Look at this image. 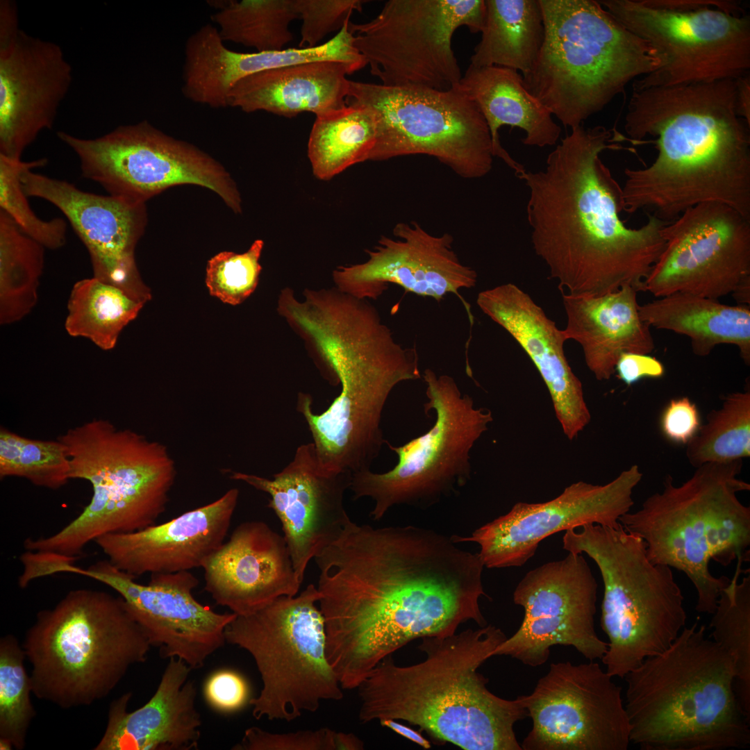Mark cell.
I'll list each match as a JSON object with an SVG mask.
<instances>
[{
	"instance_id": "1",
	"label": "cell",
	"mask_w": 750,
	"mask_h": 750,
	"mask_svg": "<svg viewBox=\"0 0 750 750\" xmlns=\"http://www.w3.org/2000/svg\"><path fill=\"white\" fill-rule=\"evenodd\" d=\"M451 536L415 526L374 528L349 519L314 560L326 655L342 688H357L408 642L446 637L474 621L485 567Z\"/></svg>"
},
{
	"instance_id": "2",
	"label": "cell",
	"mask_w": 750,
	"mask_h": 750,
	"mask_svg": "<svg viewBox=\"0 0 750 750\" xmlns=\"http://www.w3.org/2000/svg\"><path fill=\"white\" fill-rule=\"evenodd\" d=\"M603 126L572 128L544 169L519 177L528 190L526 217L536 255L561 292L599 296L624 286L645 292L669 222L647 214L638 228L620 218L622 191L600 158L622 140Z\"/></svg>"
},
{
	"instance_id": "3",
	"label": "cell",
	"mask_w": 750,
	"mask_h": 750,
	"mask_svg": "<svg viewBox=\"0 0 750 750\" xmlns=\"http://www.w3.org/2000/svg\"><path fill=\"white\" fill-rule=\"evenodd\" d=\"M302 297L282 289L277 312L323 377L340 390L321 414L314 412L311 395L300 392L297 410L323 465L350 472L370 468L386 444L381 424L391 392L422 377L417 349L398 343L367 299L335 287L305 288Z\"/></svg>"
},
{
	"instance_id": "4",
	"label": "cell",
	"mask_w": 750,
	"mask_h": 750,
	"mask_svg": "<svg viewBox=\"0 0 750 750\" xmlns=\"http://www.w3.org/2000/svg\"><path fill=\"white\" fill-rule=\"evenodd\" d=\"M632 88L625 131L635 144L654 137L657 156L624 169L623 210L671 222L718 202L750 219V126L737 112L735 78Z\"/></svg>"
},
{
	"instance_id": "5",
	"label": "cell",
	"mask_w": 750,
	"mask_h": 750,
	"mask_svg": "<svg viewBox=\"0 0 750 750\" xmlns=\"http://www.w3.org/2000/svg\"><path fill=\"white\" fill-rule=\"evenodd\" d=\"M506 638L487 624L422 638L417 648L425 658L416 664L385 658L357 688L359 721L403 720L464 750H522L514 726L528 712L519 696L495 695L478 671Z\"/></svg>"
},
{
	"instance_id": "6",
	"label": "cell",
	"mask_w": 750,
	"mask_h": 750,
	"mask_svg": "<svg viewBox=\"0 0 750 750\" xmlns=\"http://www.w3.org/2000/svg\"><path fill=\"white\" fill-rule=\"evenodd\" d=\"M630 742L643 750H724L750 744V716L735 690L733 661L706 635L684 627L663 652L627 673Z\"/></svg>"
},
{
	"instance_id": "7",
	"label": "cell",
	"mask_w": 750,
	"mask_h": 750,
	"mask_svg": "<svg viewBox=\"0 0 750 750\" xmlns=\"http://www.w3.org/2000/svg\"><path fill=\"white\" fill-rule=\"evenodd\" d=\"M58 440L67 447L70 479L88 481L92 496L56 533L26 540V551L47 566L75 563L83 549L103 535L156 524L176 474L165 445L105 419L69 428Z\"/></svg>"
},
{
	"instance_id": "8",
	"label": "cell",
	"mask_w": 750,
	"mask_h": 750,
	"mask_svg": "<svg viewBox=\"0 0 750 750\" xmlns=\"http://www.w3.org/2000/svg\"><path fill=\"white\" fill-rule=\"evenodd\" d=\"M742 468V460L707 462L680 485L667 475L661 492L619 519L626 531L643 540L652 562L688 576L697 592L699 612H714L731 579L713 576L710 561L726 566L749 557L750 508L738 493L749 491L750 484L740 478Z\"/></svg>"
},
{
	"instance_id": "9",
	"label": "cell",
	"mask_w": 750,
	"mask_h": 750,
	"mask_svg": "<svg viewBox=\"0 0 750 750\" xmlns=\"http://www.w3.org/2000/svg\"><path fill=\"white\" fill-rule=\"evenodd\" d=\"M22 647L33 694L70 709L106 697L152 645L120 596L78 589L37 614Z\"/></svg>"
},
{
	"instance_id": "10",
	"label": "cell",
	"mask_w": 750,
	"mask_h": 750,
	"mask_svg": "<svg viewBox=\"0 0 750 750\" xmlns=\"http://www.w3.org/2000/svg\"><path fill=\"white\" fill-rule=\"evenodd\" d=\"M544 43L526 90L566 127L581 126L661 65L656 51L598 1L539 0Z\"/></svg>"
},
{
	"instance_id": "11",
	"label": "cell",
	"mask_w": 750,
	"mask_h": 750,
	"mask_svg": "<svg viewBox=\"0 0 750 750\" xmlns=\"http://www.w3.org/2000/svg\"><path fill=\"white\" fill-rule=\"evenodd\" d=\"M577 528L565 531L562 548L585 553L600 571L601 626L608 639L601 660L611 676L624 678L678 637L687 621L684 597L672 568L652 562L643 540L621 524Z\"/></svg>"
},
{
	"instance_id": "12",
	"label": "cell",
	"mask_w": 750,
	"mask_h": 750,
	"mask_svg": "<svg viewBox=\"0 0 750 750\" xmlns=\"http://www.w3.org/2000/svg\"><path fill=\"white\" fill-rule=\"evenodd\" d=\"M313 584L294 597L236 615L226 642L253 657L262 688L249 704L256 719L291 722L315 712L323 701H339L342 688L326 655L325 622Z\"/></svg>"
},
{
	"instance_id": "13",
	"label": "cell",
	"mask_w": 750,
	"mask_h": 750,
	"mask_svg": "<svg viewBox=\"0 0 750 750\" xmlns=\"http://www.w3.org/2000/svg\"><path fill=\"white\" fill-rule=\"evenodd\" d=\"M422 377L428 398L424 411L428 414L433 410L435 414L433 426L399 447L386 441L398 456L390 471L369 469L352 476L353 499L374 501L369 513L374 521L381 520L394 506L426 509L456 494L471 478L472 449L493 421L492 412L476 408L453 377L437 375L431 369H426Z\"/></svg>"
},
{
	"instance_id": "14",
	"label": "cell",
	"mask_w": 750,
	"mask_h": 750,
	"mask_svg": "<svg viewBox=\"0 0 750 750\" xmlns=\"http://www.w3.org/2000/svg\"><path fill=\"white\" fill-rule=\"evenodd\" d=\"M628 31L649 44L660 67L632 88L737 78L750 68V17L736 2L601 0Z\"/></svg>"
},
{
	"instance_id": "15",
	"label": "cell",
	"mask_w": 750,
	"mask_h": 750,
	"mask_svg": "<svg viewBox=\"0 0 750 750\" xmlns=\"http://www.w3.org/2000/svg\"><path fill=\"white\" fill-rule=\"evenodd\" d=\"M345 102L365 107L374 117L376 137L369 160L425 154L465 178L483 177L492 169L487 122L476 103L456 87L438 90L349 80Z\"/></svg>"
},
{
	"instance_id": "16",
	"label": "cell",
	"mask_w": 750,
	"mask_h": 750,
	"mask_svg": "<svg viewBox=\"0 0 750 750\" xmlns=\"http://www.w3.org/2000/svg\"><path fill=\"white\" fill-rule=\"evenodd\" d=\"M485 0H389L372 20L350 21L356 48L381 84L438 90L462 78L452 49L456 31L481 33Z\"/></svg>"
},
{
	"instance_id": "17",
	"label": "cell",
	"mask_w": 750,
	"mask_h": 750,
	"mask_svg": "<svg viewBox=\"0 0 750 750\" xmlns=\"http://www.w3.org/2000/svg\"><path fill=\"white\" fill-rule=\"evenodd\" d=\"M57 136L78 156L82 175L109 195L144 203L169 187L194 184L218 194L235 212L241 211L236 186L218 162L147 121L119 126L93 139L64 131Z\"/></svg>"
},
{
	"instance_id": "18",
	"label": "cell",
	"mask_w": 750,
	"mask_h": 750,
	"mask_svg": "<svg viewBox=\"0 0 750 750\" xmlns=\"http://www.w3.org/2000/svg\"><path fill=\"white\" fill-rule=\"evenodd\" d=\"M612 678L594 660L551 663L519 696L532 720L522 750H626L630 726Z\"/></svg>"
},
{
	"instance_id": "19",
	"label": "cell",
	"mask_w": 750,
	"mask_h": 750,
	"mask_svg": "<svg viewBox=\"0 0 750 750\" xmlns=\"http://www.w3.org/2000/svg\"><path fill=\"white\" fill-rule=\"evenodd\" d=\"M598 585L583 553L546 562L526 574L512 599L524 610L517 631L492 656H508L530 667L545 663L555 645L570 646L589 660L601 659L608 643L594 627Z\"/></svg>"
},
{
	"instance_id": "20",
	"label": "cell",
	"mask_w": 750,
	"mask_h": 750,
	"mask_svg": "<svg viewBox=\"0 0 750 750\" xmlns=\"http://www.w3.org/2000/svg\"><path fill=\"white\" fill-rule=\"evenodd\" d=\"M664 249L645 281L656 297L675 292L713 299L750 279V219L718 202L688 208L663 230Z\"/></svg>"
},
{
	"instance_id": "21",
	"label": "cell",
	"mask_w": 750,
	"mask_h": 750,
	"mask_svg": "<svg viewBox=\"0 0 750 750\" xmlns=\"http://www.w3.org/2000/svg\"><path fill=\"white\" fill-rule=\"evenodd\" d=\"M65 573L98 581L115 590L162 658L183 660L192 669L202 667L207 658L226 642L225 630L236 617L219 613L199 603L193 595L199 581L190 571L152 574L148 584L113 566L108 560L88 568L74 564Z\"/></svg>"
},
{
	"instance_id": "22",
	"label": "cell",
	"mask_w": 750,
	"mask_h": 750,
	"mask_svg": "<svg viewBox=\"0 0 750 750\" xmlns=\"http://www.w3.org/2000/svg\"><path fill=\"white\" fill-rule=\"evenodd\" d=\"M642 478L637 465L604 485L578 481L556 498L541 503L517 502L506 514L476 529L470 536L452 535L456 543L475 542L487 568L521 567L539 544L558 532L586 524L618 527L633 506V492Z\"/></svg>"
},
{
	"instance_id": "23",
	"label": "cell",
	"mask_w": 750,
	"mask_h": 750,
	"mask_svg": "<svg viewBox=\"0 0 750 750\" xmlns=\"http://www.w3.org/2000/svg\"><path fill=\"white\" fill-rule=\"evenodd\" d=\"M26 168L21 174L27 197L42 199L65 216L89 253L93 274L145 303L151 292L138 271L137 242L147 223L144 203L83 191L66 181Z\"/></svg>"
},
{
	"instance_id": "24",
	"label": "cell",
	"mask_w": 750,
	"mask_h": 750,
	"mask_svg": "<svg viewBox=\"0 0 750 750\" xmlns=\"http://www.w3.org/2000/svg\"><path fill=\"white\" fill-rule=\"evenodd\" d=\"M352 476L323 466L310 442L299 446L292 460L271 479L236 472L231 478L270 496L268 507L281 522L294 571L302 583L310 561L340 536L350 519L344 498Z\"/></svg>"
},
{
	"instance_id": "25",
	"label": "cell",
	"mask_w": 750,
	"mask_h": 750,
	"mask_svg": "<svg viewBox=\"0 0 750 750\" xmlns=\"http://www.w3.org/2000/svg\"><path fill=\"white\" fill-rule=\"evenodd\" d=\"M393 234L397 239L382 236L374 250L366 251V262L333 270L335 288L367 300L377 299L390 283L438 301L452 293L463 303L472 324L469 306L459 290L474 287L477 274L461 263L453 250L452 236L433 235L417 222L399 223Z\"/></svg>"
},
{
	"instance_id": "26",
	"label": "cell",
	"mask_w": 750,
	"mask_h": 750,
	"mask_svg": "<svg viewBox=\"0 0 750 750\" xmlns=\"http://www.w3.org/2000/svg\"><path fill=\"white\" fill-rule=\"evenodd\" d=\"M72 82L60 46L19 29L0 42V154L21 160L39 133L51 128Z\"/></svg>"
},
{
	"instance_id": "27",
	"label": "cell",
	"mask_w": 750,
	"mask_h": 750,
	"mask_svg": "<svg viewBox=\"0 0 750 750\" xmlns=\"http://www.w3.org/2000/svg\"><path fill=\"white\" fill-rule=\"evenodd\" d=\"M202 568L205 590L237 615L251 614L280 597H294L302 583L283 535L260 521L239 524Z\"/></svg>"
},
{
	"instance_id": "28",
	"label": "cell",
	"mask_w": 750,
	"mask_h": 750,
	"mask_svg": "<svg viewBox=\"0 0 750 750\" xmlns=\"http://www.w3.org/2000/svg\"><path fill=\"white\" fill-rule=\"evenodd\" d=\"M239 490L162 524L124 533L103 535L95 543L116 568L134 577L202 567L224 542L237 506Z\"/></svg>"
},
{
	"instance_id": "29",
	"label": "cell",
	"mask_w": 750,
	"mask_h": 750,
	"mask_svg": "<svg viewBox=\"0 0 750 750\" xmlns=\"http://www.w3.org/2000/svg\"><path fill=\"white\" fill-rule=\"evenodd\" d=\"M476 303L528 356L548 389L563 433L574 440L590 422L591 415L582 383L566 358L562 330L528 294L511 283L479 292Z\"/></svg>"
},
{
	"instance_id": "30",
	"label": "cell",
	"mask_w": 750,
	"mask_h": 750,
	"mask_svg": "<svg viewBox=\"0 0 750 750\" xmlns=\"http://www.w3.org/2000/svg\"><path fill=\"white\" fill-rule=\"evenodd\" d=\"M192 670L183 660L171 658L156 690L142 706L128 711L130 692L114 700L94 749H197L201 718L196 707L195 683L188 679Z\"/></svg>"
},
{
	"instance_id": "31",
	"label": "cell",
	"mask_w": 750,
	"mask_h": 750,
	"mask_svg": "<svg viewBox=\"0 0 750 750\" xmlns=\"http://www.w3.org/2000/svg\"><path fill=\"white\" fill-rule=\"evenodd\" d=\"M351 48L346 37L337 34L309 48L242 53L228 49L217 28L207 24L188 37L184 48L182 93L194 103L213 108L228 106V95L239 80L260 72L319 61H348Z\"/></svg>"
},
{
	"instance_id": "32",
	"label": "cell",
	"mask_w": 750,
	"mask_h": 750,
	"mask_svg": "<svg viewBox=\"0 0 750 750\" xmlns=\"http://www.w3.org/2000/svg\"><path fill=\"white\" fill-rule=\"evenodd\" d=\"M561 294L567 317L564 335L581 345L597 380L611 378L622 354H649L654 350L651 327L640 317L633 288L624 286L599 296Z\"/></svg>"
},
{
	"instance_id": "33",
	"label": "cell",
	"mask_w": 750,
	"mask_h": 750,
	"mask_svg": "<svg viewBox=\"0 0 750 750\" xmlns=\"http://www.w3.org/2000/svg\"><path fill=\"white\" fill-rule=\"evenodd\" d=\"M358 70L349 62L319 60L260 72L234 84L228 104L245 112L285 117L304 112L320 115L346 106L347 76Z\"/></svg>"
},
{
	"instance_id": "34",
	"label": "cell",
	"mask_w": 750,
	"mask_h": 750,
	"mask_svg": "<svg viewBox=\"0 0 750 750\" xmlns=\"http://www.w3.org/2000/svg\"><path fill=\"white\" fill-rule=\"evenodd\" d=\"M478 106L490 131L494 156L502 159L519 178L526 170L501 146L499 130L503 126L525 132L522 143L544 147L555 145L561 128L551 112L525 88L517 71L499 66L469 65L456 86Z\"/></svg>"
},
{
	"instance_id": "35",
	"label": "cell",
	"mask_w": 750,
	"mask_h": 750,
	"mask_svg": "<svg viewBox=\"0 0 750 750\" xmlns=\"http://www.w3.org/2000/svg\"><path fill=\"white\" fill-rule=\"evenodd\" d=\"M639 312L650 327L687 336L697 356H708L717 345L733 344L750 365V306L675 292L640 305Z\"/></svg>"
},
{
	"instance_id": "36",
	"label": "cell",
	"mask_w": 750,
	"mask_h": 750,
	"mask_svg": "<svg viewBox=\"0 0 750 750\" xmlns=\"http://www.w3.org/2000/svg\"><path fill=\"white\" fill-rule=\"evenodd\" d=\"M481 38L470 58L475 67L499 66L519 71L534 67L544 39L539 0H485Z\"/></svg>"
},
{
	"instance_id": "37",
	"label": "cell",
	"mask_w": 750,
	"mask_h": 750,
	"mask_svg": "<svg viewBox=\"0 0 750 750\" xmlns=\"http://www.w3.org/2000/svg\"><path fill=\"white\" fill-rule=\"evenodd\" d=\"M376 122L362 106H348L316 116L308 143L314 176L328 181L365 160L375 145Z\"/></svg>"
},
{
	"instance_id": "38",
	"label": "cell",
	"mask_w": 750,
	"mask_h": 750,
	"mask_svg": "<svg viewBox=\"0 0 750 750\" xmlns=\"http://www.w3.org/2000/svg\"><path fill=\"white\" fill-rule=\"evenodd\" d=\"M144 305L94 277L83 279L71 290L65 328L71 336L89 339L100 349L111 350L122 329Z\"/></svg>"
},
{
	"instance_id": "39",
	"label": "cell",
	"mask_w": 750,
	"mask_h": 750,
	"mask_svg": "<svg viewBox=\"0 0 750 750\" xmlns=\"http://www.w3.org/2000/svg\"><path fill=\"white\" fill-rule=\"evenodd\" d=\"M44 247L0 210V323L21 320L35 306Z\"/></svg>"
},
{
	"instance_id": "40",
	"label": "cell",
	"mask_w": 750,
	"mask_h": 750,
	"mask_svg": "<svg viewBox=\"0 0 750 750\" xmlns=\"http://www.w3.org/2000/svg\"><path fill=\"white\" fill-rule=\"evenodd\" d=\"M211 16L222 40L256 49L281 51L293 39L289 26L299 18L294 0H242L217 3Z\"/></svg>"
},
{
	"instance_id": "41",
	"label": "cell",
	"mask_w": 750,
	"mask_h": 750,
	"mask_svg": "<svg viewBox=\"0 0 750 750\" xmlns=\"http://www.w3.org/2000/svg\"><path fill=\"white\" fill-rule=\"evenodd\" d=\"M744 561L737 560L735 572L720 592L710 627L713 640L731 656L735 690L750 716V576L739 581Z\"/></svg>"
},
{
	"instance_id": "42",
	"label": "cell",
	"mask_w": 750,
	"mask_h": 750,
	"mask_svg": "<svg viewBox=\"0 0 750 750\" xmlns=\"http://www.w3.org/2000/svg\"><path fill=\"white\" fill-rule=\"evenodd\" d=\"M705 424L686 444L689 462H728L750 456V390L726 395L720 408L709 412Z\"/></svg>"
},
{
	"instance_id": "43",
	"label": "cell",
	"mask_w": 750,
	"mask_h": 750,
	"mask_svg": "<svg viewBox=\"0 0 750 750\" xmlns=\"http://www.w3.org/2000/svg\"><path fill=\"white\" fill-rule=\"evenodd\" d=\"M66 446L59 440L23 437L0 430V477L24 478L35 485L58 489L70 479Z\"/></svg>"
},
{
	"instance_id": "44",
	"label": "cell",
	"mask_w": 750,
	"mask_h": 750,
	"mask_svg": "<svg viewBox=\"0 0 750 750\" xmlns=\"http://www.w3.org/2000/svg\"><path fill=\"white\" fill-rule=\"evenodd\" d=\"M26 656L17 639L7 635L0 640V739L23 749L35 716L31 699V676L24 665Z\"/></svg>"
},
{
	"instance_id": "45",
	"label": "cell",
	"mask_w": 750,
	"mask_h": 750,
	"mask_svg": "<svg viewBox=\"0 0 750 750\" xmlns=\"http://www.w3.org/2000/svg\"><path fill=\"white\" fill-rule=\"evenodd\" d=\"M46 158L31 162L0 154V210L4 211L28 236L44 248L57 249L66 242L67 222L60 217L40 219L33 211L21 184L22 172L28 167L46 165Z\"/></svg>"
},
{
	"instance_id": "46",
	"label": "cell",
	"mask_w": 750,
	"mask_h": 750,
	"mask_svg": "<svg viewBox=\"0 0 750 750\" xmlns=\"http://www.w3.org/2000/svg\"><path fill=\"white\" fill-rule=\"evenodd\" d=\"M263 246L262 240H256L243 253L223 251L210 259L206 278L210 294L233 306L244 301L258 285Z\"/></svg>"
},
{
	"instance_id": "47",
	"label": "cell",
	"mask_w": 750,
	"mask_h": 750,
	"mask_svg": "<svg viewBox=\"0 0 750 750\" xmlns=\"http://www.w3.org/2000/svg\"><path fill=\"white\" fill-rule=\"evenodd\" d=\"M367 1L294 0L302 20L299 48L315 47L328 34L343 28L353 11L360 12Z\"/></svg>"
},
{
	"instance_id": "48",
	"label": "cell",
	"mask_w": 750,
	"mask_h": 750,
	"mask_svg": "<svg viewBox=\"0 0 750 750\" xmlns=\"http://www.w3.org/2000/svg\"><path fill=\"white\" fill-rule=\"evenodd\" d=\"M337 731L329 728L274 733L257 726L247 728L233 750H336Z\"/></svg>"
},
{
	"instance_id": "49",
	"label": "cell",
	"mask_w": 750,
	"mask_h": 750,
	"mask_svg": "<svg viewBox=\"0 0 750 750\" xmlns=\"http://www.w3.org/2000/svg\"><path fill=\"white\" fill-rule=\"evenodd\" d=\"M207 704L222 714H232L249 703L250 686L245 677L236 670L219 669L210 674L203 685Z\"/></svg>"
},
{
	"instance_id": "50",
	"label": "cell",
	"mask_w": 750,
	"mask_h": 750,
	"mask_svg": "<svg viewBox=\"0 0 750 750\" xmlns=\"http://www.w3.org/2000/svg\"><path fill=\"white\" fill-rule=\"evenodd\" d=\"M700 417L695 403L688 397L672 399L660 418V428L669 441L687 444L700 427Z\"/></svg>"
},
{
	"instance_id": "51",
	"label": "cell",
	"mask_w": 750,
	"mask_h": 750,
	"mask_svg": "<svg viewBox=\"0 0 750 750\" xmlns=\"http://www.w3.org/2000/svg\"><path fill=\"white\" fill-rule=\"evenodd\" d=\"M618 378L630 386L644 378H658L665 374L663 365L649 354L624 353L615 365Z\"/></svg>"
},
{
	"instance_id": "52",
	"label": "cell",
	"mask_w": 750,
	"mask_h": 750,
	"mask_svg": "<svg viewBox=\"0 0 750 750\" xmlns=\"http://www.w3.org/2000/svg\"><path fill=\"white\" fill-rule=\"evenodd\" d=\"M736 107L738 115L750 126V76L747 73L735 78Z\"/></svg>"
},
{
	"instance_id": "53",
	"label": "cell",
	"mask_w": 750,
	"mask_h": 750,
	"mask_svg": "<svg viewBox=\"0 0 750 750\" xmlns=\"http://www.w3.org/2000/svg\"><path fill=\"white\" fill-rule=\"evenodd\" d=\"M381 725L383 727L388 728L392 730L397 734L403 736V738L415 742L424 749H428L431 747V744L428 740L422 736L420 732H418L407 726L397 722L394 719H382L379 721Z\"/></svg>"
},
{
	"instance_id": "54",
	"label": "cell",
	"mask_w": 750,
	"mask_h": 750,
	"mask_svg": "<svg viewBox=\"0 0 750 750\" xmlns=\"http://www.w3.org/2000/svg\"><path fill=\"white\" fill-rule=\"evenodd\" d=\"M336 750H362L363 742L351 733L338 732L335 737Z\"/></svg>"
},
{
	"instance_id": "55",
	"label": "cell",
	"mask_w": 750,
	"mask_h": 750,
	"mask_svg": "<svg viewBox=\"0 0 750 750\" xmlns=\"http://www.w3.org/2000/svg\"><path fill=\"white\" fill-rule=\"evenodd\" d=\"M13 749V746L10 742L6 739H0V749L1 750H11Z\"/></svg>"
}]
</instances>
